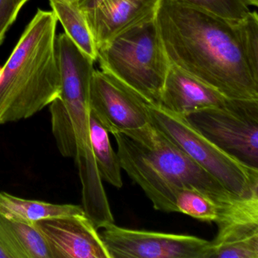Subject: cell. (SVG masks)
Here are the masks:
<instances>
[{
  "instance_id": "ffe728a7",
  "label": "cell",
  "mask_w": 258,
  "mask_h": 258,
  "mask_svg": "<svg viewBox=\"0 0 258 258\" xmlns=\"http://www.w3.org/2000/svg\"><path fill=\"white\" fill-rule=\"evenodd\" d=\"M210 258H258V233L217 244L211 243Z\"/></svg>"
},
{
  "instance_id": "4fadbf2b",
  "label": "cell",
  "mask_w": 258,
  "mask_h": 258,
  "mask_svg": "<svg viewBox=\"0 0 258 258\" xmlns=\"http://www.w3.org/2000/svg\"><path fill=\"white\" fill-rule=\"evenodd\" d=\"M217 233L212 244L258 233V194L219 207Z\"/></svg>"
},
{
  "instance_id": "d4e9b609",
  "label": "cell",
  "mask_w": 258,
  "mask_h": 258,
  "mask_svg": "<svg viewBox=\"0 0 258 258\" xmlns=\"http://www.w3.org/2000/svg\"><path fill=\"white\" fill-rule=\"evenodd\" d=\"M3 67H0V77H1V74H2Z\"/></svg>"
},
{
  "instance_id": "7a4b0ae2",
  "label": "cell",
  "mask_w": 258,
  "mask_h": 258,
  "mask_svg": "<svg viewBox=\"0 0 258 258\" xmlns=\"http://www.w3.org/2000/svg\"><path fill=\"white\" fill-rule=\"evenodd\" d=\"M57 24L52 11L39 9L3 66L0 124L29 118L59 96Z\"/></svg>"
},
{
  "instance_id": "5b68a950",
  "label": "cell",
  "mask_w": 258,
  "mask_h": 258,
  "mask_svg": "<svg viewBox=\"0 0 258 258\" xmlns=\"http://www.w3.org/2000/svg\"><path fill=\"white\" fill-rule=\"evenodd\" d=\"M187 120L211 143L244 165L258 170V99H228L199 110Z\"/></svg>"
},
{
  "instance_id": "5bb4252c",
  "label": "cell",
  "mask_w": 258,
  "mask_h": 258,
  "mask_svg": "<svg viewBox=\"0 0 258 258\" xmlns=\"http://www.w3.org/2000/svg\"><path fill=\"white\" fill-rule=\"evenodd\" d=\"M0 248L9 258H49L44 240L33 225L1 214Z\"/></svg>"
},
{
  "instance_id": "8992f818",
  "label": "cell",
  "mask_w": 258,
  "mask_h": 258,
  "mask_svg": "<svg viewBox=\"0 0 258 258\" xmlns=\"http://www.w3.org/2000/svg\"><path fill=\"white\" fill-rule=\"evenodd\" d=\"M123 134L129 137L151 164L179 189L194 188L220 206L241 199L229 193L152 123Z\"/></svg>"
},
{
  "instance_id": "3957f363",
  "label": "cell",
  "mask_w": 258,
  "mask_h": 258,
  "mask_svg": "<svg viewBox=\"0 0 258 258\" xmlns=\"http://www.w3.org/2000/svg\"><path fill=\"white\" fill-rule=\"evenodd\" d=\"M96 61L148 103L159 105L170 63L155 18L99 47Z\"/></svg>"
},
{
  "instance_id": "cb8c5ba5",
  "label": "cell",
  "mask_w": 258,
  "mask_h": 258,
  "mask_svg": "<svg viewBox=\"0 0 258 258\" xmlns=\"http://www.w3.org/2000/svg\"><path fill=\"white\" fill-rule=\"evenodd\" d=\"M0 258H9L7 256V253L0 248Z\"/></svg>"
},
{
  "instance_id": "e0dca14e",
  "label": "cell",
  "mask_w": 258,
  "mask_h": 258,
  "mask_svg": "<svg viewBox=\"0 0 258 258\" xmlns=\"http://www.w3.org/2000/svg\"><path fill=\"white\" fill-rule=\"evenodd\" d=\"M90 142L96 167L102 182L121 188V166L118 155L113 150L109 133L90 111Z\"/></svg>"
},
{
  "instance_id": "6da1fadb",
  "label": "cell",
  "mask_w": 258,
  "mask_h": 258,
  "mask_svg": "<svg viewBox=\"0 0 258 258\" xmlns=\"http://www.w3.org/2000/svg\"><path fill=\"white\" fill-rule=\"evenodd\" d=\"M155 23L170 64L227 99H258V69L246 53L240 21L161 0Z\"/></svg>"
},
{
  "instance_id": "603a6c76",
  "label": "cell",
  "mask_w": 258,
  "mask_h": 258,
  "mask_svg": "<svg viewBox=\"0 0 258 258\" xmlns=\"http://www.w3.org/2000/svg\"><path fill=\"white\" fill-rule=\"evenodd\" d=\"M246 2L252 9L256 10L258 7V0H246Z\"/></svg>"
},
{
  "instance_id": "2e32d148",
  "label": "cell",
  "mask_w": 258,
  "mask_h": 258,
  "mask_svg": "<svg viewBox=\"0 0 258 258\" xmlns=\"http://www.w3.org/2000/svg\"><path fill=\"white\" fill-rule=\"evenodd\" d=\"M52 12L64 34L87 56L96 61L98 49L82 10L72 0H49Z\"/></svg>"
},
{
  "instance_id": "30bf717a",
  "label": "cell",
  "mask_w": 258,
  "mask_h": 258,
  "mask_svg": "<svg viewBox=\"0 0 258 258\" xmlns=\"http://www.w3.org/2000/svg\"><path fill=\"white\" fill-rule=\"evenodd\" d=\"M161 0H103L83 11L97 49L126 31L153 20Z\"/></svg>"
},
{
  "instance_id": "7c38bea8",
  "label": "cell",
  "mask_w": 258,
  "mask_h": 258,
  "mask_svg": "<svg viewBox=\"0 0 258 258\" xmlns=\"http://www.w3.org/2000/svg\"><path fill=\"white\" fill-rule=\"evenodd\" d=\"M228 99L215 89L170 64L158 105L185 117L204 108L222 106Z\"/></svg>"
},
{
  "instance_id": "44dd1931",
  "label": "cell",
  "mask_w": 258,
  "mask_h": 258,
  "mask_svg": "<svg viewBox=\"0 0 258 258\" xmlns=\"http://www.w3.org/2000/svg\"><path fill=\"white\" fill-rule=\"evenodd\" d=\"M29 0H0V46L15 23L24 6Z\"/></svg>"
},
{
  "instance_id": "ba28073f",
  "label": "cell",
  "mask_w": 258,
  "mask_h": 258,
  "mask_svg": "<svg viewBox=\"0 0 258 258\" xmlns=\"http://www.w3.org/2000/svg\"><path fill=\"white\" fill-rule=\"evenodd\" d=\"M149 104L115 77L95 69L90 82V111L109 134H128L151 123Z\"/></svg>"
},
{
  "instance_id": "ac0fdd59",
  "label": "cell",
  "mask_w": 258,
  "mask_h": 258,
  "mask_svg": "<svg viewBox=\"0 0 258 258\" xmlns=\"http://www.w3.org/2000/svg\"><path fill=\"white\" fill-rule=\"evenodd\" d=\"M176 207L177 212L202 221L215 223L218 218L220 205L194 188H181L176 194Z\"/></svg>"
},
{
  "instance_id": "7402d4cb",
  "label": "cell",
  "mask_w": 258,
  "mask_h": 258,
  "mask_svg": "<svg viewBox=\"0 0 258 258\" xmlns=\"http://www.w3.org/2000/svg\"><path fill=\"white\" fill-rule=\"evenodd\" d=\"M78 6L80 10L84 11V10H89L96 7L98 4H100L103 0H72Z\"/></svg>"
},
{
  "instance_id": "277c9868",
  "label": "cell",
  "mask_w": 258,
  "mask_h": 258,
  "mask_svg": "<svg viewBox=\"0 0 258 258\" xmlns=\"http://www.w3.org/2000/svg\"><path fill=\"white\" fill-rule=\"evenodd\" d=\"M151 123L235 197L258 194V170L232 158L199 133L186 117L148 105Z\"/></svg>"
},
{
  "instance_id": "d6986e66",
  "label": "cell",
  "mask_w": 258,
  "mask_h": 258,
  "mask_svg": "<svg viewBox=\"0 0 258 258\" xmlns=\"http://www.w3.org/2000/svg\"><path fill=\"white\" fill-rule=\"evenodd\" d=\"M173 2L206 12L230 22L247 17L252 9L246 0H171Z\"/></svg>"
},
{
  "instance_id": "52a82bcc",
  "label": "cell",
  "mask_w": 258,
  "mask_h": 258,
  "mask_svg": "<svg viewBox=\"0 0 258 258\" xmlns=\"http://www.w3.org/2000/svg\"><path fill=\"white\" fill-rule=\"evenodd\" d=\"M100 236L110 258H210L211 241L194 235L135 230L110 223Z\"/></svg>"
},
{
  "instance_id": "9c48e42d",
  "label": "cell",
  "mask_w": 258,
  "mask_h": 258,
  "mask_svg": "<svg viewBox=\"0 0 258 258\" xmlns=\"http://www.w3.org/2000/svg\"><path fill=\"white\" fill-rule=\"evenodd\" d=\"M44 240L49 258H110L92 220L78 214L33 223Z\"/></svg>"
},
{
  "instance_id": "8fae6325",
  "label": "cell",
  "mask_w": 258,
  "mask_h": 258,
  "mask_svg": "<svg viewBox=\"0 0 258 258\" xmlns=\"http://www.w3.org/2000/svg\"><path fill=\"white\" fill-rule=\"evenodd\" d=\"M121 168L140 185L154 208L164 212H177L176 196L179 188L169 182L143 156L127 136L114 134Z\"/></svg>"
},
{
  "instance_id": "9a60e30c",
  "label": "cell",
  "mask_w": 258,
  "mask_h": 258,
  "mask_svg": "<svg viewBox=\"0 0 258 258\" xmlns=\"http://www.w3.org/2000/svg\"><path fill=\"white\" fill-rule=\"evenodd\" d=\"M84 213L82 205L29 200L0 191V214L12 220L32 225L44 219Z\"/></svg>"
}]
</instances>
